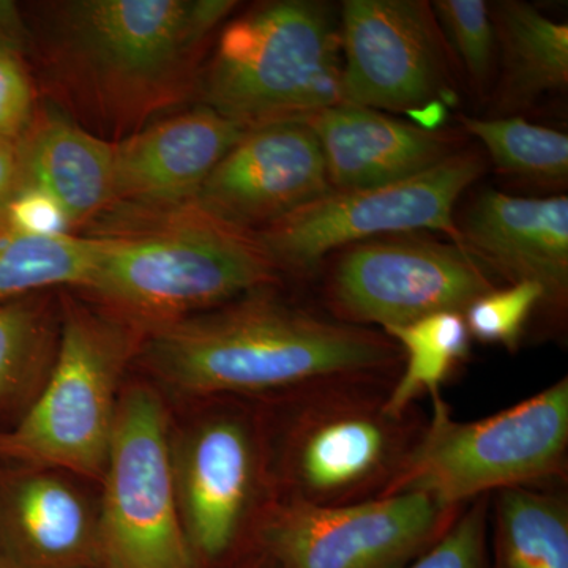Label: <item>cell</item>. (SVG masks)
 I'll list each match as a JSON object with an SVG mask.
<instances>
[{"label": "cell", "instance_id": "obj_9", "mask_svg": "<svg viewBox=\"0 0 568 568\" xmlns=\"http://www.w3.org/2000/svg\"><path fill=\"white\" fill-rule=\"evenodd\" d=\"M102 480L103 568H197L175 495L166 409L152 388L122 392Z\"/></svg>", "mask_w": 568, "mask_h": 568}, {"label": "cell", "instance_id": "obj_23", "mask_svg": "<svg viewBox=\"0 0 568 568\" xmlns=\"http://www.w3.org/2000/svg\"><path fill=\"white\" fill-rule=\"evenodd\" d=\"M463 132L476 138L497 173L538 190L562 194L568 182V136L526 118L459 114Z\"/></svg>", "mask_w": 568, "mask_h": 568}, {"label": "cell", "instance_id": "obj_10", "mask_svg": "<svg viewBox=\"0 0 568 568\" xmlns=\"http://www.w3.org/2000/svg\"><path fill=\"white\" fill-rule=\"evenodd\" d=\"M420 234L369 239L332 253L316 275L324 312L384 331L436 313H465L497 287L463 246Z\"/></svg>", "mask_w": 568, "mask_h": 568}, {"label": "cell", "instance_id": "obj_6", "mask_svg": "<svg viewBox=\"0 0 568 568\" xmlns=\"http://www.w3.org/2000/svg\"><path fill=\"white\" fill-rule=\"evenodd\" d=\"M144 332L115 313L67 305L50 373L20 424L0 433V458L102 478L123 373Z\"/></svg>", "mask_w": 568, "mask_h": 568}, {"label": "cell", "instance_id": "obj_12", "mask_svg": "<svg viewBox=\"0 0 568 568\" xmlns=\"http://www.w3.org/2000/svg\"><path fill=\"white\" fill-rule=\"evenodd\" d=\"M459 510L420 493L349 506L275 497L254 536L275 568H405L446 532Z\"/></svg>", "mask_w": 568, "mask_h": 568}, {"label": "cell", "instance_id": "obj_4", "mask_svg": "<svg viewBox=\"0 0 568 568\" xmlns=\"http://www.w3.org/2000/svg\"><path fill=\"white\" fill-rule=\"evenodd\" d=\"M339 7L271 0L227 21L201 77V104L245 130L305 122L343 104Z\"/></svg>", "mask_w": 568, "mask_h": 568}, {"label": "cell", "instance_id": "obj_18", "mask_svg": "<svg viewBox=\"0 0 568 568\" xmlns=\"http://www.w3.org/2000/svg\"><path fill=\"white\" fill-rule=\"evenodd\" d=\"M323 149L335 192L405 181L462 151V132L426 129L368 108L338 104L304 122Z\"/></svg>", "mask_w": 568, "mask_h": 568}, {"label": "cell", "instance_id": "obj_25", "mask_svg": "<svg viewBox=\"0 0 568 568\" xmlns=\"http://www.w3.org/2000/svg\"><path fill=\"white\" fill-rule=\"evenodd\" d=\"M54 354L39 308L24 301L0 305V410L36 398Z\"/></svg>", "mask_w": 568, "mask_h": 568}, {"label": "cell", "instance_id": "obj_3", "mask_svg": "<svg viewBox=\"0 0 568 568\" xmlns=\"http://www.w3.org/2000/svg\"><path fill=\"white\" fill-rule=\"evenodd\" d=\"M230 0H77L55 13V48L100 111L145 118L186 92ZM65 70V71H67Z\"/></svg>", "mask_w": 568, "mask_h": 568}, {"label": "cell", "instance_id": "obj_21", "mask_svg": "<svg viewBox=\"0 0 568 568\" xmlns=\"http://www.w3.org/2000/svg\"><path fill=\"white\" fill-rule=\"evenodd\" d=\"M497 568H568V503L541 487L497 491Z\"/></svg>", "mask_w": 568, "mask_h": 568}, {"label": "cell", "instance_id": "obj_26", "mask_svg": "<svg viewBox=\"0 0 568 568\" xmlns=\"http://www.w3.org/2000/svg\"><path fill=\"white\" fill-rule=\"evenodd\" d=\"M433 11L470 95L487 104L496 81L495 28L485 0H436Z\"/></svg>", "mask_w": 568, "mask_h": 568}, {"label": "cell", "instance_id": "obj_24", "mask_svg": "<svg viewBox=\"0 0 568 568\" xmlns=\"http://www.w3.org/2000/svg\"><path fill=\"white\" fill-rule=\"evenodd\" d=\"M99 252L97 235L33 237L6 231L0 234V305L21 301L47 287L85 290Z\"/></svg>", "mask_w": 568, "mask_h": 568}, {"label": "cell", "instance_id": "obj_5", "mask_svg": "<svg viewBox=\"0 0 568 568\" xmlns=\"http://www.w3.org/2000/svg\"><path fill=\"white\" fill-rule=\"evenodd\" d=\"M395 381L342 379L284 394L275 497L315 506H349L381 497L426 420L387 406Z\"/></svg>", "mask_w": 568, "mask_h": 568}, {"label": "cell", "instance_id": "obj_27", "mask_svg": "<svg viewBox=\"0 0 568 568\" xmlns=\"http://www.w3.org/2000/svg\"><path fill=\"white\" fill-rule=\"evenodd\" d=\"M544 305L545 293L537 283L519 282L480 295L463 316L470 338L506 347L511 353L518 349L530 317L538 310L544 312Z\"/></svg>", "mask_w": 568, "mask_h": 568}, {"label": "cell", "instance_id": "obj_20", "mask_svg": "<svg viewBox=\"0 0 568 568\" xmlns=\"http://www.w3.org/2000/svg\"><path fill=\"white\" fill-rule=\"evenodd\" d=\"M22 185L50 194L78 226L110 201L114 145L61 115H50L18 141Z\"/></svg>", "mask_w": 568, "mask_h": 568}, {"label": "cell", "instance_id": "obj_32", "mask_svg": "<svg viewBox=\"0 0 568 568\" xmlns=\"http://www.w3.org/2000/svg\"><path fill=\"white\" fill-rule=\"evenodd\" d=\"M252 568H275L274 564L271 562L267 558L264 560H261V562H257L256 566H253Z\"/></svg>", "mask_w": 568, "mask_h": 568}, {"label": "cell", "instance_id": "obj_1", "mask_svg": "<svg viewBox=\"0 0 568 568\" xmlns=\"http://www.w3.org/2000/svg\"><path fill=\"white\" fill-rule=\"evenodd\" d=\"M272 287L145 328L140 351L149 368L174 390L201 398L396 379L403 353L390 336L291 304Z\"/></svg>", "mask_w": 568, "mask_h": 568}, {"label": "cell", "instance_id": "obj_31", "mask_svg": "<svg viewBox=\"0 0 568 568\" xmlns=\"http://www.w3.org/2000/svg\"><path fill=\"white\" fill-rule=\"evenodd\" d=\"M22 186L18 142L0 140V234L7 231L11 201Z\"/></svg>", "mask_w": 568, "mask_h": 568}, {"label": "cell", "instance_id": "obj_19", "mask_svg": "<svg viewBox=\"0 0 568 568\" xmlns=\"http://www.w3.org/2000/svg\"><path fill=\"white\" fill-rule=\"evenodd\" d=\"M497 71L485 118H525L568 88V26L523 0L488 3Z\"/></svg>", "mask_w": 568, "mask_h": 568}, {"label": "cell", "instance_id": "obj_14", "mask_svg": "<svg viewBox=\"0 0 568 568\" xmlns=\"http://www.w3.org/2000/svg\"><path fill=\"white\" fill-rule=\"evenodd\" d=\"M246 130L211 108L182 112L114 145L110 201L102 231L189 207L220 160Z\"/></svg>", "mask_w": 568, "mask_h": 568}, {"label": "cell", "instance_id": "obj_13", "mask_svg": "<svg viewBox=\"0 0 568 568\" xmlns=\"http://www.w3.org/2000/svg\"><path fill=\"white\" fill-rule=\"evenodd\" d=\"M260 424L241 409H219L173 446L179 510L197 560L219 562L268 507L267 458Z\"/></svg>", "mask_w": 568, "mask_h": 568}, {"label": "cell", "instance_id": "obj_16", "mask_svg": "<svg viewBox=\"0 0 568 568\" xmlns=\"http://www.w3.org/2000/svg\"><path fill=\"white\" fill-rule=\"evenodd\" d=\"M462 246L508 284L544 290V312L562 323L568 308V197L511 196L481 189L457 220Z\"/></svg>", "mask_w": 568, "mask_h": 568}, {"label": "cell", "instance_id": "obj_15", "mask_svg": "<svg viewBox=\"0 0 568 568\" xmlns=\"http://www.w3.org/2000/svg\"><path fill=\"white\" fill-rule=\"evenodd\" d=\"M332 192L323 149L304 122L246 130L205 179L194 205L256 231Z\"/></svg>", "mask_w": 568, "mask_h": 568}, {"label": "cell", "instance_id": "obj_22", "mask_svg": "<svg viewBox=\"0 0 568 568\" xmlns=\"http://www.w3.org/2000/svg\"><path fill=\"white\" fill-rule=\"evenodd\" d=\"M383 332L403 353L402 369L387 395L388 409L398 416L413 410L418 396L440 395V386L469 357L473 338L463 313H436Z\"/></svg>", "mask_w": 568, "mask_h": 568}, {"label": "cell", "instance_id": "obj_33", "mask_svg": "<svg viewBox=\"0 0 568 568\" xmlns=\"http://www.w3.org/2000/svg\"><path fill=\"white\" fill-rule=\"evenodd\" d=\"M0 568H9L7 567L6 560H3L2 552H0Z\"/></svg>", "mask_w": 568, "mask_h": 568}, {"label": "cell", "instance_id": "obj_11", "mask_svg": "<svg viewBox=\"0 0 568 568\" xmlns=\"http://www.w3.org/2000/svg\"><path fill=\"white\" fill-rule=\"evenodd\" d=\"M339 33L343 104L413 115L422 125L466 89L432 2L345 0Z\"/></svg>", "mask_w": 568, "mask_h": 568}, {"label": "cell", "instance_id": "obj_17", "mask_svg": "<svg viewBox=\"0 0 568 568\" xmlns=\"http://www.w3.org/2000/svg\"><path fill=\"white\" fill-rule=\"evenodd\" d=\"M0 552L9 568H103L99 511L52 470L0 473Z\"/></svg>", "mask_w": 568, "mask_h": 568}, {"label": "cell", "instance_id": "obj_28", "mask_svg": "<svg viewBox=\"0 0 568 568\" xmlns=\"http://www.w3.org/2000/svg\"><path fill=\"white\" fill-rule=\"evenodd\" d=\"M488 496L466 504L446 532L405 568H487Z\"/></svg>", "mask_w": 568, "mask_h": 568}, {"label": "cell", "instance_id": "obj_8", "mask_svg": "<svg viewBox=\"0 0 568 568\" xmlns=\"http://www.w3.org/2000/svg\"><path fill=\"white\" fill-rule=\"evenodd\" d=\"M488 170L487 155L463 148L405 181L328 192L264 230L257 239L280 274L312 278L332 253L396 234L443 233L462 246L457 205Z\"/></svg>", "mask_w": 568, "mask_h": 568}, {"label": "cell", "instance_id": "obj_29", "mask_svg": "<svg viewBox=\"0 0 568 568\" xmlns=\"http://www.w3.org/2000/svg\"><path fill=\"white\" fill-rule=\"evenodd\" d=\"M32 84L17 48L0 33V140L18 142L31 129Z\"/></svg>", "mask_w": 568, "mask_h": 568}, {"label": "cell", "instance_id": "obj_30", "mask_svg": "<svg viewBox=\"0 0 568 568\" xmlns=\"http://www.w3.org/2000/svg\"><path fill=\"white\" fill-rule=\"evenodd\" d=\"M73 224L62 205L33 186L22 185L11 201L7 231L33 237H59L71 234Z\"/></svg>", "mask_w": 568, "mask_h": 568}, {"label": "cell", "instance_id": "obj_2", "mask_svg": "<svg viewBox=\"0 0 568 568\" xmlns=\"http://www.w3.org/2000/svg\"><path fill=\"white\" fill-rule=\"evenodd\" d=\"M85 291L142 328L200 315L282 278L256 233L192 204L97 235Z\"/></svg>", "mask_w": 568, "mask_h": 568}, {"label": "cell", "instance_id": "obj_7", "mask_svg": "<svg viewBox=\"0 0 568 568\" xmlns=\"http://www.w3.org/2000/svg\"><path fill=\"white\" fill-rule=\"evenodd\" d=\"M381 497L420 493L448 510L489 493L567 476L568 377L495 416L458 422L440 395Z\"/></svg>", "mask_w": 568, "mask_h": 568}]
</instances>
